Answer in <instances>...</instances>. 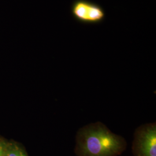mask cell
I'll list each match as a JSON object with an SVG mask.
<instances>
[{
	"label": "cell",
	"instance_id": "277c9868",
	"mask_svg": "<svg viewBox=\"0 0 156 156\" xmlns=\"http://www.w3.org/2000/svg\"><path fill=\"white\" fill-rule=\"evenodd\" d=\"M5 156H28L24 147L14 140H6Z\"/></svg>",
	"mask_w": 156,
	"mask_h": 156
},
{
	"label": "cell",
	"instance_id": "7a4b0ae2",
	"mask_svg": "<svg viewBox=\"0 0 156 156\" xmlns=\"http://www.w3.org/2000/svg\"><path fill=\"white\" fill-rule=\"evenodd\" d=\"M134 156H156V123H146L135 130L132 145Z\"/></svg>",
	"mask_w": 156,
	"mask_h": 156
},
{
	"label": "cell",
	"instance_id": "5b68a950",
	"mask_svg": "<svg viewBox=\"0 0 156 156\" xmlns=\"http://www.w3.org/2000/svg\"><path fill=\"white\" fill-rule=\"evenodd\" d=\"M7 140L0 138V156H5V149Z\"/></svg>",
	"mask_w": 156,
	"mask_h": 156
},
{
	"label": "cell",
	"instance_id": "3957f363",
	"mask_svg": "<svg viewBox=\"0 0 156 156\" xmlns=\"http://www.w3.org/2000/svg\"><path fill=\"white\" fill-rule=\"evenodd\" d=\"M73 18L84 24H98L106 17L105 10L100 5L89 0H75L71 5Z\"/></svg>",
	"mask_w": 156,
	"mask_h": 156
},
{
	"label": "cell",
	"instance_id": "6da1fadb",
	"mask_svg": "<svg viewBox=\"0 0 156 156\" xmlns=\"http://www.w3.org/2000/svg\"><path fill=\"white\" fill-rule=\"evenodd\" d=\"M126 140L113 133L100 122L90 123L79 129L75 136L77 156H119L126 151Z\"/></svg>",
	"mask_w": 156,
	"mask_h": 156
}]
</instances>
